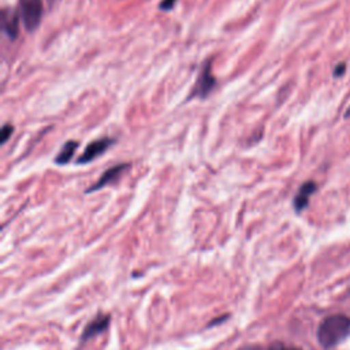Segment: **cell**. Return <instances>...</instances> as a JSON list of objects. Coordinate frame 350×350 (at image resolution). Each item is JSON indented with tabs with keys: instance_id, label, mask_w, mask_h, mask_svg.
<instances>
[{
	"instance_id": "8992f818",
	"label": "cell",
	"mask_w": 350,
	"mask_h": 350,
	"mask_svg": "<svg viewBox=\"0 0 350 350\" xmlns=\"http://www.w3.org/2000/svg\"><path fill=\"white\" fill-rule=\"evenodd\" d=\"M317 190V185L313 180H308L305 183H302V186L298 189L297 194L293 198V206L295 209V212H302L308 204H309V198L314 194V191Z\"/></svg>"
},
{
	"instance_id": "6da1fadb",
	"label": "cell",
	"mask_w": 350,
	"mask_h": 350,
	"mask_svg": "<svg viewBox=\"0 0 350 350\" xmlns=\"http://www.w3.org/2000/svg\"><path fill=\"white\" fill-rule=\"evenodd\" d=\"M350 335V317L334 314L324 319L317 329V339L324 347H334Z\"/></svg>"
},
{
	"instance_id": "5bb4252c",
	"label": "cell",
	"mask_w": 350,
	"mask_h": 350,
	"mask_svg": "<svg viewBox=\"0 0 350 350\" xmlns=\"http://www.w3.org/2000/svg\"><path fill=\"white\" fill-rule=\"evenodd\" d=\"M239 350H257L256 346H245V347H241Z\"/></svg>"
},
{
	"instance_id": "4fadbf2b",
	"label": "cell",
	"mask_w": 350,
	"mask_h": 350,
	"mask_svg": "<svg viewBox=\"0 0 350 350\" xmlns=\"http://www.w3.org/2000/svg\"><path fill=\"white\" fill-rule=\"evenodd\" d=\"M345 70H346V64L345 63H339L335 68H334V75L335 77H342L345 74Z\"/></svg>"
},
{
	"instance_id": "9c48e42d",
	"label": "cell",
	"mask_w": 350,
	"mask_h": 350,
	"mask_svg": "<svg viewBox=\"0 0 350 350\" xmlns=\"http://www.w3.org/2000/svg\"><path fill=\"white\" fill-rule=\"evenodd\" d=\"M77 148H78V142H75V141H67V142L62 146V149L59 150V153L56 154V157H55L53 161H55L57 165L67 164V163L71 160V157L74 156V152H75Z\"/></svg>"
},
{
	"instance_id": "7a4b0ae2",
	"label": "cell",
	"mask_w": 350,
	"mask_h": 350,
	"mask_svg": "<svg viewBox=\"0 0 350 350\" xmlns=\"http://www.w3.org/2000/svg\"><path fill=\"white\" fill-rule=\"evenodd\" d=\"M217 81L212 72V60L206 59L200 70V74L196 79V83L190 92V98H206L213 89L216 88Z\"/></svg>"
},
{
	"instance_id": "ba28073f",
	"label": "cell",
	"mask_w": 350,
	"mask_h": 350,
	"mask_svg": "<svg viewBox=\"0 0 350 350\" xmlns=\"http://www.w3.org/2000/svg\"><path fill=\"white\" fill-rule=\"evenodd\" d=\"M109 316H96L83 329L82 332V336H81V342H86L89 339H92L93 336H97L100 334H103L108 325H109Z\"/></svg>"
},
{
	"instance_id": "7c38bea8",
	"label": "cell",
	"mask_w": 350,
	"mask_h": 350,
	"mask_svg": "<svg viewBox=\"0 0 350 350\" xmlns=\"http://www.w3.org/2000/svg\"><path fill=\"white\" fill-rule=\"evenodd\" d=\"M267 350H301V349L291 347V346H287V345H283V343H273Z\"/></svg>"
},
{
	"instance_id": "5b68a950",
	"label": "cell",
	"mask_w": 350,
	"mask_h": 350,
	"mask_svg": "<svg viewBox=\"0 0 350 350\" xmlns=\"http://www.w3.org/2000/svg\"><path fill=\"white\" fill-rule=\"evenodd\" d=\"M113 144H115V139H112L109 137H104V138L92 141L90 144H88V146L85 148L82 154L77 159V164H88V163L93 161L94 159H97L98 156L105 153Z\"/></svg>"
},
{
	"instance_id": "277c9868",
	"label": "cell",
	"mask_w": 350,
	"mask_h": 350,
	"mask_svg": "<svg viewBox=\"0 0 350 350\" xmlns=\"http://www.w3.org/2000/svg\"><path fill=\"white\" fill-rule=\"evenodd\" d=\"M130 168V164L129 163H120V164H115L109 168H107L103 175L90 186L86 189L85 193H93V191H97L108 185H112V183H116L120 176Z\"/></svg>"
},
{
	"instance_id": "52a82bcc",
	"label": "cell",
	"mask_w": 350,
	"mask_h": 350,
	"mask_svg": "<svg viewBox=\"0 0 350 350\" xmlns=\"http://www.w3.org/2000/svg\"><path fill=\"white\" fill-rule=\"evenodd\" d=\"M1 29L10 40H15L19 33V18L15 10L5 8L1 14Z\"/></svg>"
},
{
	"instance_id": "8fae6325",
	"label": "cell",
	"mask_w": 350,
	"mask_h": 350,
	"mask_svg": "<svg viewBox=\"0 0 350 350\" xmlns=\"http://www.w3.org/2000/svg\"><path fill=\"white\" fill-rule=\"evenodd\" d=\"M178 0H161L160 1V4H159V10H161V11H170V10H172L174 7H175V3H176Z\"/></svg>"
},
{
	"instance_id": "30bf717a",
	"label": "cell",
	"mask_w": 350,
	"mask_h": 350,
	"mask_svg": "<svg viewBox=\"0 0 350 350\" xmlns=\"http://www.w3.org/2000/svg\"><path fill=\"white\" fill-rule=\"evenodd\" d=\"M12 131H14V127L11 126V124H8V123H5L3 127H1V131H0V137H1V144H5L7 142V139L11 137V134H12Z\"/></svg>"
},
{
	"instance_id": "3957f363",
	"label": "cell",
	"mask_w": 350,
	"mask_h": 350,
	"mask_svg": "<svg viewBox=\"0 0 350 350\" xmlns=\"http://www.w3.org/2000/svg\"><path fill=\"white\" fill-rule=\"evenodd\" d=\"M21 18L27 31H34L42 19V1L41 0H19Z\"/></svg>"
},
{
	"instance_id": "9a60e30c",
	"label": "cell",
	"mask_w": 350,
	"mask_h": 350,
	"mask_svg": "<svg viewBox=\"0 0 350 350\" xmlns=\"http://www.w3.org/2000/svg\"><path fill=\"white\" fill-rule=\"evenodd\" d=\"M345 118H350V107L347 108V111L345 112Z\"/></svg>"
}]
</instances>
